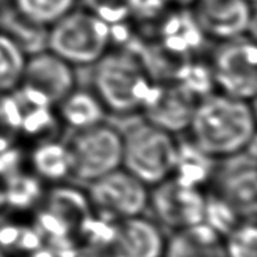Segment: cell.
I'll use <instances>...</instances> for the list:
<instances>
[{"instance_id": "cell-1", "label": "cell", "mask_w": 257, "mask_h": 257, "mask_svg": "<svg viewBox=\"0 0 257 257\" xmlns=\"http://www.w3.org/2000/svg\"><path fill=\"white\" fill-rule=\"evenodd\" d=\"M191 143L212 159H225L253 147L256 116L251 101L223 93L202 97L188 126Z\"/></svg>"}, {"instance_id": "cell-2", "label": "cell", "mask_w": 257, "mask_h": 257, "mask_svg": "<svg viewBox=\"0 0 257 257\" xmlns=\"http://www.w3.org/2000/svg\"><path fill=\"white\" fill-rule=\"evenodd\" d=\"M93 67V91L105 111L130 115L146 108L155 89L136 57L108 50Z\"/></svg>"}, {"instance_id": "cell-3", "label": "cell", "mask_w": 257, "mask_h": 257, "mask_svg": "<svg viewBox=\"0 0 257 257\" xmlns=\"http://www.w3.org/2000/svg\"><path fill=\"white\" fill-rule=\"evenodd\" d=\"M122 168L147 187H155L174 174L179 144L174 135L148 120L122 132Z\"/></svg>"}, {"instance_id": "cell-4", "label": "cell", "mask_w": 257, "mask_h": 257, "mask_svg": "<svg viewBox=\"0 0 257 257\" xmlns=\"http://www.w3.org/2000/svg\"><path fill=\"white\" fill-rule=\"evenodd\" d=\"M111 25L86 9H72L50 25L47 50L71 67L94 65L109 50Z\"/></svg>"}, {"instance_id": "cell-5", "label": "cell", "mask_w": 257, "mask_h": 257, "mask_svg": "<svg viewBox=\"0 0 257 257\" xmlns=\"http://www.w3.org/2000/svg\"><path fill=\"white\" fill-rule=\"evenodd\" d=\"M65 146L69 154V176L80 181L90 184L122 168V132L105 122L75 130Z\"/></svg>"}, {"instance_id": "cell-6", "label": "cell", "mask_w": 257, "mask_h": 257, "mask_svg": "<svg viewBox=\"0 0 257 257\" xmlns=\"http://www.w3.org/2000/svg\"><path fill=\"white\" fill-rule=\"evenodd\" d=\"M212 79L223 93L251 101L257 90V50L249 35L220 42L212 61Z\"/></svg>"}, {"instance_id": "cell-7", "label": "cell", "mask_w": 257, "mask_h": 257, "mask_svg": "<svg viewBox=\"0 0 257 257\" xmlns=\"http://www.w3.org/2000/svg\"><path fill=\"white\" fill-rule=\"evenodd\" d=\"M87 201L102 221L137 217L148 209L150 187L120 168L90 183Z\"/></svg>"}, {"instance_id": "cell-8", "label": "cell", "mask_w": 257, "mask_h": 257, "mask_svg": "<svg viewBox=\"0 0 257 257\" xmlns=\"http://www.w3.org/2000/svg\"><path fill=\"white\" fill-rule=\"evenodd\" d=\"M152 188L148 207L161 227L173 232L203 223L207 201L203 188L183 183L174 176Z\"/></svg>"}, {"instance_id": "cell-9", "label": "cell", "mask_w": 257, "mask_h": 257, "mask_svg": "<svg viewBox=\"0 0 257 257\" xmlns=\"http://www.w3.org/2000/svg\"><path fill=\"white\" fill-rule=\"evenodd\" d=\"M166 238L162 227L143 214L111 221L102 236L100 257H163Z\"/></svg>"}, {"instance_id": "cell-10", "label": "cell", "mask_w": 257, "mask_h": 257, "mask_svg": "<svg viewBox=\"0 0 257 257\" xmlns=\"http://www.w3.org/2000/svg\"><path fill=\"white\" fill-rule=\"evenodd\" d=\"M20 87L36 105H57L75 89L73 67L51 51H39L27 57Z\"/></svg>"}, {"instance_id": "cell-11", "label": "cell", "mask_w": 257, "mask_h": 257, "mask_svg": "<svg viewBox=\"0 0 257 257\" xmlns=\"http://www.w3.org/2000/svg\"><path fill=\"white\" fill-rule=\"evenodd\" d=\"M223 165L213 173L216 194L242 220H254L256 213V161L254 152H240L221 159Z\"/></svg>"}, {"instance_id": "cell-12", "label": "cell", "mask_w": 257, "mask_h": 257, "mask_svg": "<svg viewBox=\"0 0 257 257\" xmlns=\"http://www.w3.org/2000/svg\"><path fill=\"white\" fill-rule=\"evenodd\" d=\"M194 18L206 35L218 42L249 34L253 25V2L250 0H195Z\"/></svg>"}, {"instance_id": "cell-13", "label": "cell", "mask_w": 257, "mask_h": 257, "mask_svg": "<svg viewBox=\"0 0 257 257\" xmlns=\"http://www.w3.org/2000/svg\"><path fill=\"white\" fill-rule=\"evenodd\" d=\"M196 102L192 97L180 89H169V91L154 90L151 98L147 102V120L172 135L188 130L191 117Z\"/></svg>"}, {"instance_id": "cell-14", "label": "cell", "mask_w": 257, "mask_h": 257, "mask_svg": "<svg viewBox=\"0 0 257 257\" xmlns=\"http://www.w3.org/2000/svg\"><path fill=\"white\" fill-rule=\"evenodd\" d=\"M163 257H227L224 236L206 223L173 231L166 238Z\"/></svg>"}, {"instance_id": "cell-15", "label": "cell", "mask_w": 257, "mask_h": 257, "mask_svg": "<svg viewBox=\"0 0 257 257\" xmlns=\"http://www.w3.org/2000/svg\"><path fill=\"white\" fill-rule=\"evenodd\" d=\"M58 113L62 122L75 130H82L104 122L105 108L94 91L76 90L69 91L58 104Z\"/></svg>"}, {"instance_id": "cell-16", "label": "cell", "mask_w": 257, "mask_h": 257, "mask_svg": "<svg viewBox=\"0 0 257 257\" xmlns=\"http://www.w3.org/2000/svg\"><path fill=\"white\" fill-rule=\"evenodd\" d=\"M27 54L10 35L0 32V94L20 87Z\"/></svg>"}, {"instance_id": "cell-17", "label": "cell", "mask_w": 257, "mask_h": 257, "mask_svg": "<svg viewBox=\"0 0 257 257\" xmlns=\"http://www.w3.org/2000/svg\"><path fill=\"white\" fill-rule=\"evenodd\" d=\"M35 172L42 179L58 181L69 176V154L65 144L47 141L35 148L32 154Z\"/></svg>"}, {"instance_id": "cell-18", "label": "cell", "mask_w": 257, "mask_h": 257, "mask_svg": "<svg viewBox=\"0 0 257 257\" xmlns=\"http://www.w3.org/2000/svg\"><path fill=\"white\" fill-rule=\"evenodd\" d=\"M76 0H14L17 12L27 21L50 27L75 9Z\"/></svg>"}, {"instance_id": "cell-19", "label": "cell", "mask_w": 257, "mask_h": 257, "mask_svg": "<svg viewBox=\"0 0 257 257\" xmlns=\"http://www.w3.org/2000/svg\"><path fill=\"white\" fill-rule=\"evenodd\" d=\"M227 257H257V229L254 220H243L224 236Z\"/></svg>"}, {"instance_id": "cell-20", "label": "cell", "mask_w": 257, "mask_h": 257, "mask_svg": "<svg viewBox=\"0 0 257 257\" xmlns=\"http://www.w3.org/2000/svg\"><path fill=\"white\" fill-rule=\"evenodd\" d=\"M83 9L93 13L108 25L119 24L132 17L141 0H82Z\"/></svg>"}, {"instance_id": "cell-21", "label": "cell", "mask_w": 257, "mask_h": 257, "mask_svg": "<svg viewBox=\"0 0 257 257\" xmlns=\"http://www.w3.org/2000/svg\"><path fill=\"white\" fill-rule=\"evenodd\" d=\"M0 257H10L9 254H7L6 251L3 250V247H2V246H0Z\"/></svg>"}, {"instance_id": "cell-22", "label": "cell", "mask_w": 257, "mask_h": 257, "mask_svg": "<svg viewBox=\"0 0 257 257\" xmlns=\"http://www.w3.org/2000/svg\"><path fill=\"white\" fill-rule=\"evenodd\" d=\"M29 257H53V256H47V254H34V256H29Z\"/></svg>"}, {"instance_id": "cell-23", "label": "cell", "mask_w": 257, "mask_h": 257, "mask_svg": "<svg viewBox=\"0 0 257 257\" xmlns=\"http://www.w3.org/2000/svg\"><path fill=\"white\" fill-rule=\"evenodd\" d=\"M250 2H254V0H250Z\"/></svg>"}]
</instances>
